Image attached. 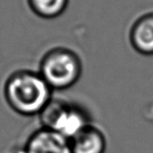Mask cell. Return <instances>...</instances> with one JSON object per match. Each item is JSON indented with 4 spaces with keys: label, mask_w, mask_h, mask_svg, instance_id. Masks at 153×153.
Wrapping results in <instances>:
<instances>
[{
    "label": "cell",
    "mask_w": 153,
    "mask_h": 153,
    "mask_svg": "<svg viewBox=\"0 0 153 153\" xmlns=\"http://www.w3.org/2000/svg\"><path fill=\"white\" fill-rule=\"evenodd\" d=\"M53 90L39 72L22 69L6 79L4 95L8 106L22 116L39 115L53 99Z\"/></svg>",
    "instance_id": "6da1fadb"
},
{
    "label": "cell",
    "mask_w": 153,
    "mask_h": 153,
    "mask_svg": "<svg viewBox=\"0 0 153 153\" xmlns=\"http://www.w3.org/2000/svg\"><path fill=\"white\" fill-rule=\"evenodd\" d=\"M38 72L53 91H65L79 81L82 65L74 51L65 47H56L42 56Z\"/></svg>",
    "instance_id": "7a4b0ae2"
},
{
    "label": "cell",
    "mask_w": 153,
    "mask_h": 153,
    "mask_svg": "<svg viewBox=\"0 0 153 153\" xmlns=\"http://www.w3.org/2000/svg\"><path fill=\"white\" fill-rule=\"evenodd\" d=\"M39 117L41 127L56 131L69 140L91 123L81 106L58 99H52Z\"/></svg>",
    "instance_id": "3957f363"
},
{
    "label": "cell",
    "mask_w": 153,
    "mask_h": 153,
    "mask_svg": "<svg viewBox=\"0 0 153 153\" xmlns=\"http://www.w3.org/2000/svg\"><path fill=\"white\" fill-rule=\"evenodd\" d=\"M22 151L24 153H72L68 138L44 127L30 135Z\"/></svg>",
    "instance_id": "277c9868"
},
{
    "label": "cell",
    "mask_w": 153,
    "mask_h": 153,
    "mask_svg": "<svg viewBox=\"0 0 153 153\" xmlns=\"http://www.w3.org/2000/svg\"><path fill=\"white\" fill-rule=\"evenodd\" d=\"M72 153H105L107 137L103 131L91 123L70 139Z\"/></svg>",
    "instance_id": "5b68a950"
},
{
    "label": "cell",
    "mask_w": 153,
    "mask_h": 153,
    "mask_svg": "<svg viewBox=\"0 0 153 153\" xmlns=\"http://www.w3.org/2000/svg\"><path fill=\"white\" fill-rule=\"evenodd\" d=\"M130 40L138 53L145 56L153 55V13L140 17L133 24Z\"/></svg>",
    "instance_id": "8992f818"
},
{
    "label": "cell",
    "mask_w": 153,
    "mask_h": 153,
    "mask_svg": "<svg viewBox=\"0 0 153 153\" xmlns=\"http://www.w3.org/2000/svg\"><path fill=\"white\" fill-rule=\"evenodd\" d=\"M31 12L42 19H55L67 8L69 0H27Z\"/></svg>",
    "instance_id": "52a82bcc"
},
{
    "label": "cell",
    "mask_w": 153,
    "mask_h": 153,
    "mask_svg": "<svg viewBox=\"0 0 153 153\" xmlns=\"http://www.w3.org/2000/svg\"><path fill=\"white\" fill-rule=\"evenodd\" d=\"M14 153H24V152H23V151H22V150H21V151H18V152H14Z\"/></svg>",
    "instance_id": "ba28073f"
}]
</instances>
